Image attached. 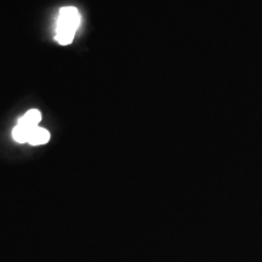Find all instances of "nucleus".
Here are the masks:
<instances>
[{
    "mask_svg": "<svg viewBox=\"0 0 262 262\" xmlns=\"http://www.w3.org/2000/svg\"><path fill=\"white\" fill-rule=\"evenodd\" d=\"M80 24V15L74 6H66L60 10L56 27V40L61 45H68L73 41Z\"/></svg>",
    "mask_w": 262,
    "mask_h": 262,
    "instance_id": "obj_1",
    "label": "nucleus"
},
{
    "mask_svg": "<svg viewBox=\"0 0 262 262\" xmlns=\"http://www.w3.org/2000/svg\"><path fill=\"white\" fill-rule=\"evenodd\" d=\"M41 119V114L38 110H31L18 120V125L24 126L28 131H32L38 127V124Z\"/></svg>",
    "mask_w": 262,
    "mask_h": 262,
    "instance_id": "obj_2",
    "label": "nucleus"
},
{
    "mask_svg": "<svg viewBox=\"0 0 262 262\" xmlns=\"http://www.w3.org/2000/svg\"><path fill=\"white\" fill-rule=\"evenodd\" d=\"M49 140H50V134H49V131L38 126L32 131L31 136H29L28 143H31L32 146L45 145Z\"/></svg>",
    "mask_w": 262,
    "mask_h": 262,
    "instance_id": "obj_3",
    "label": "nucleus"
}]
</instances>
